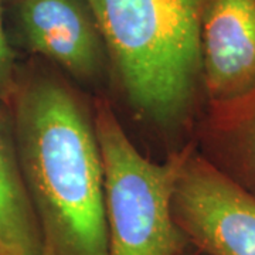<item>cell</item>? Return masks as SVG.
<instances>
[{"mask_svg": "<svg viewBox=\"0 0 255 255\" xmlns=\"http://www.w3.org/2000/svg\"><path fill=\"white\" fill-rule=\"evenodd\" d=\"M94 127L105 177L108 255H179L187 243L172 213L183 152L163 163L137 150L110 104L95 107Z\"/></svg>", "mask_w": 255, "mask_h": 255, "instance_id": "3", "label": "cell"}, {"mask_svg": "<svg viewBox=\"0 0 255 255\" xmlns=\"http://www.w3.org/2000/svg\"><path fill=\"white\" fill-rule=\"evenodd\" d=\"M11 128L43 255H108L105 177L94 117L61 80H18Z\"/></svg>", "mask_w": 255, "mask_h": 255, "instance_id": "1", "label": "cell"}, {"mask_svg": "<svg viewBox=\"0 0 255 255\" xmlns=\"http://www.w3.org/2000/svg\"><path fill=\"white\" fill-rule=\"evenodd\" d=\"M17 21L24 46L90 81L107 61V47L85 0H17Z\"/></svg>", "mask_w": 255, "mask_h": 255, "instance_id": "6", "label": "cell"}, {"mask_svg": "<svg viewBox=\"0 0 255 255\" xmlns=\"http://www.w3.org/2000/svg\"><path fill=\"white\" fill-rule=\"evenodd\" d=\"M193 255H203V254H199V253H194V254Z\"/></svg>", "mask_w": 255, "mask_h": 255, "instance_id": "11", "label": "cell"}, {"mask_svg": "<svg viewBox=\"0 0 255 255\" xmlns=\"http://www.w3.org/2000/svg\"><path fill=\"white\" fill-rule=\"evenodd\" d=\"M0 255H1V254H0Z\"/></svg>", "mask_w": 255, "mask_h": 255, "instance_id": "12", "label": "cell"}, {"mask_svg": "<svg viewBox=\"0 0 255 255\" xmlns=\"http://www.w3.org/2000/svg\"><path fill=\"white\" fill-rule=\"evenodd\" d=\"M172 213L196 253L255 255V196L193 149L183 150Z\"/></svg>", "mask_w": 255, "mask_h": 255, "instance_id": "4", "label": "cell"}, {"mask_svg": "<svg viewBox=\"0 0 255 255\" xmlns=\"http://www.w3.org/2000/svg\"><path fill=\"white\" fill-rule=\"evenodd\" d=\"M201 137L203 156L255 196V94L209 107Z\"/></svg>", "mask_w": 255, "mask_h": 255, "instance_id": "7", "label": "cell"}, {"mask_svg": "<svg viewBox=\"0 0 255 255\" xmlns=\"http://www.w3.org/2000/svg\"><path fill=\"white\" fill-rule=\"evenodd\" d=\"M201 85L209 107L255 94V0H210L201 26Z\"/></svg>", "mask_w": 255, "mask_h": 255, "instance_id": "5", "label": "cell"}, {"mask_svg": "<svg viewBox=\"0 0 255 255\" xmlns=\"http://www.w3.org/2000/svg\"><path fill=\"white\" fill-rule=\"evenodd\" d=\"M0 254L43 255L36 214L24 186L11 122L0 111Z\"/></svg>", "mask_w": 255, "mask_h": 255, "instance_id": "8", "label": "cell"}, {"mask_svg": "<svg viewBox=\"0 0 255 255\" xmlns=\"http://www.w3.org/2000/svg\"><path fill=\"white\" fill-rule=\"evenodd\" d=\"M129 104L160 127L189 118L210 0H85Z\"/></svg>", "mask_w": 255, "mask_h": 255, "instance_id": "2", "label": "cell"}, {"mask_svg": "<svg viewBox=\"0 0 255 255\" xmlns=\"http://www.w3.org/2000/svg\"><path fill=\"white\" fill-rule=\"evenodd\" d=\"M179 255H190V254H187V253L184 251V253H182V254H179Z\"/></svg>", "mask_w": 255, "mask_h": 255, "instance_id": "10", "label": "cell"}, {"mask_svg": "<svg viewBox=\"0 0 255 255\" xmlns=\"http://www.w3.org/2000/svg\"><path fill=\"white\" fill-rule=\"evenodd\" d=\"M17 82L16 57L4 30L3 9L0 0V102L10 104L17 88Z\"/></svg>", "mask_w": 255, "mask_h": 255, "instance_id": "9", "label": "cell"}]
</instances>
